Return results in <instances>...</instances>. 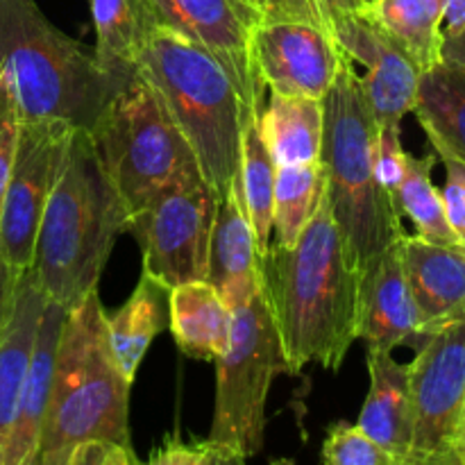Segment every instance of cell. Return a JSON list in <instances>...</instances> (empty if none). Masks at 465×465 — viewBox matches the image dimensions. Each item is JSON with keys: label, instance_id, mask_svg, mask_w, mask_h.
Wrapping results in <instances>:
<instances>
[{"label": "cell", "instance_id": "obj_18", "mask_svg": "<svg viewBox=\"0 0 465 465\" xmlns=\"http://www.w3.org/2000/svg\"><path fill=\"white\" fill-rule=\"evenodd\" d=\"M368 375L371 389L357 425L377 445H381L393 461H400L407 454L411 440L409 363L395 361L393 352L368 350Z\"/></svg>", "mask_w": 465, "mask_h": 465}, {"label": "cell", "instance_id": "obj_10", "mask_svg": "<svg viewBox=\"0 0 465 465\" xmlns=\"http://www.w3.org/2000/svg\"><path fill=\"white\" fill-rule=\"evenodd\" d=\"M73 132L64 123H21L18 130L16 159L0 209V259L21 275L35 259L41 216Z\"/></svg>", "mask_w": 465, "mask_h": 465}, {"label": "cell", "instance_id": "obj_30", "mask_svg": "<svg viewBox=\"0 0 465 465\" xmlns=\"http://www.w3.org/2000/svg\"><path fill=\"white\" fill-rule=\"evenodd\" d=\"M407 150L402 148L400 139V125L377 127L375 153H372V168H375V180L386 193L393 198L407 171Z\"/></svg>", "mask_w": 465, "mask_h": 465}, {"label": "cell", "instance_id": "obj_3", "mask_svg": "<svg viewBox=\"0 0 465 465\" xmlns=\"http://www.w3.org/2000/svg\"><path fill=\"white\" fill-rule=\"evenodd\" d=\"M132 75L100 66L36 0H0V84L21 123L91 130Z\"/></svg>", "mask_w": 465, "mask_h": 465}, {"label": "cell", "instance_id": "obj_42", "mask_svg": "<svg viewBox=\"0 0 465 465\" xmlns=\"http://www.w3.org/2000/svg\"><path fill=\"white\" fill-rule=\"evenodd\" d=\"M136 465H143V463H141V461H139V463H136Z\"/></svg>", "mask_w": 465, "mask_h": 465}, {"label": "cell", "instance_id": "obj_19", "mask_svg": "<svg viewBox=\"0 0 465 465\" xmlns=\"http://www.w3.org/2000/svg\"><path fill=\"white\" fill-rule=\"evenodd\" d=\"M171 321V286L141 272L134 293L114 313H104L109 352L127 381L134 384L141 361L154 336L168 330Z\"/></svg>", "mask_w": 465, "mask_h": 465}, {"label": "cell", "instance_id": "obj_17", "mask_svg": "<svg viewBox=\"0 0 465 465\" xmlns=\"http://www.w3.org/2000/svg\"><path fill=\"white\" fill-rule=\"evenodd\" d=\"M64 318H66V309L59 307L57 302L45 300L30 371H27L21 395H18L3 465H32V461H35L41 430H44L45 409H48L50 389H53L54 359H57Z\"/></svg>", "mask_w": 465, "mask_h": 465}, {"label": "cell", "instance_id": "obj_36", "mask_svg": "<svg viewBox=\"0 0 465 465\" xmlns=\"http://www.w3.org/2000/svg\"><path fill=\"white\" fill-rule=\"evenodd\" d=\"M312 7L316 9V14L321 16L322 25L330 27V23L334 18L345 16V14H354V12H361L366 0H309Z\"/></svg>", "mask_w": 465, "mask_h": 465}, {"label": "cell", "instance_id": "obj_14", "mask_svg": "<svg viewBox=\"0 0 465 465\" xmlns=\"http://www.w3.org/2000/svg\"><path fill=\"white\" fill-rule=\"evenodd\" d=\"M400 239L368 262L359 275L357 339L375 352H393L402 345L418 348L425 341L404 272Z\"/></svg>", "mask_w": 465, "mask_h": 465}, {"label": "cell", "instance_id": "obj_5", "mask_svg": "<svg viewBox=\"0 0 465 465\" xmlns=\"http://www.w3.org/2000/svg\"><path fill=\"white\" fill-rule=\"evenodd\" d=\"M136 73L148 82L198 159L203 180L218 198L241 171V95L221 62L184 36L159 25L150 35Z\"/></svg>", "mask_w": 465, "mask_h": 465}, {"label": "cell", "instance_id": "obj_28", "mask_svg": "<svg viewBox=\"0 0 465 465\" xmlns=\"http://www.w3.org/2000/svg\"><path fill=\"white\" fill-rule=\"evenodd\" d=\"M436 154L413 157L407 154V171L393 193V204L400 218L407 216L416 227V236L431 243H461L445 216L440 189L431 182Z\"/></svg>", "mask_w": 465, "mask_h": 465}, {"label": "cell", "instance_id": "obj_15", "mask_svg": "<svg viewBox=\"0 0 465 465\" xmlns=\"http://www.w3.org/2000/svg\"><path fill=\"white\" fill-rule=\"evenodd\" d=\"M400 250L422 339L465 321V241L431 243L402 234Z\"/></svg>", "mask_w": 465, "mask_h": 465}, {"label": "cell", "instance_id": "obj_31", "mask_svg": "<svg viewBox=\"0 0 465 465\" xmlns=\"http://www.w3.org/2000/svg\"><path fill=\"white\" fill-rule=\"evenodd\" d=\"M445 163V184L440 189L445 216L459 239L465 241V163L457 159H440Z\"/></svg>", "mask_w": 465, "mask_h": 465}, {"label": "cell", "instance_id": "obj_24", "mask_svg": "<svg viewBox=\"0 0 465 465\" xmlns=\"http://www.w3.org/2000/svg\"><path fill=\"white\" fill-rule=\"evenodd\" d=\"M89 5L100 66L118 75L136 73V62L159 27L148 0H89Z\"/></svg>", "mask_w": 465, "mask_h": 465}, {"label": "cell", "instance_id": "obj_37", "mask_svg": "<svg viewBox=\"0 0 465 465\" xmlns=\"http://www.w3.org/2000/svg\"><path fill=\"white\" fill-rule=\"evenodd\" d=\"M465 27V0H445L443 39L457 36Z\"/></svg>", "mask_w": 465, "mask_h": 465}, {"label": "cell", "instance_id": "obj_6", "mask_svg": "<svg viewBox=\"0 0 465 465\" xmlns=\"http://www.w3.org/2000/svg\"><path fill=\"white\" fill-rule=\"evenodd\" d=\"M322 103L325 134L321 163L327 177V204L350 257L361 271L393 245L404 230L393 198L375 180L372 153L377 123L348 57L341 62L339 75Z\"/></svg>", "mask_w": 465, "mask_h": 465}, {"label": "cell", "instance_id": "obj_9", "mask_svg": "<svg viewBox=\"0 0 465 465\" xmlns=\"http://www.w3.org/2000/svg\"><path fill=\"white\" fill-rule=\"evenodd\" d=\"M218 195L207 182L180 186L130 213L127 232L143 250V272L173 286L207 280Z\"/></svg>", "mask_w": 465, "mask_h": 465}, {"label": "cell", "instance_id": "obj_25", "mask_svg": "<svg viewBox=\"0 0 465 465\" xmlns=\"http://www.w3.org/2000/svg\"><path fill=\"white\" fill-rule=\"evenodd\" d=\"M445 0H366L363 14L393 39L420 73L443 62Z\"/></svg>", "mask_w": 465, "mask_h": 465}, {"label": "cell", "instance_id": "obj_29", "mask_svg": "<svg viewBox=\"0 0 465 465\" xmlns=\"http://www.w3.org/2000/svg\"><path fill=\"white\" fill-rule=\"evenodd\" d=\"M322 461L325 465H393V457L359 425L341 420L327 430Z\"/></svg>", "mask_w": 465, "mask_h": 465}, {"label": "cell", "instance_id": "obj_2", "mask_svg": "<svg viewBox=\"0 0 465 465\" xmlns=\"http://www.w3.org/2000/svg\"><path fill=\"white\" fill-rule=\"evenodd\" d=\"M130 212L89 130H75L39 223L30 272L45 300L73 309L98 291Z\"/></svg>", "mask_w": 465, "mask_h": 465}, {"label": "cell", "instance_id": "obj_35", "mask_svg": "<svg viewBox=\"0 0 465 465\" xmlns=\"http://www.w3.org/2000/svg\"><path fill=\"white\" fill-rule=\"evenodd\" d=\"M18 277H21V272H16L14 268H9L7 263L0 259V336H3L5 327H7L9 316H12Z\"/></svg>", "mask_w": 465, "mask_h": 465}, {"label": "cell", "instance_id": "obj_1", "mask_svg": "<svg viewBox=\"0 0 465 465\" xmlns=\"http://www.w3.org/2000/svg\"><path fill=\"white\" fill-rule=\"evenodd\" d=\"M268 304L289 375L309 363L339 371L357 341L361 271L331 218L327 195L291 248L271 243L259 259Z\"/></svg>", "mask_w": 465, "mask_h": 465}, {"label": "cell", "instance_id": "obj_23", "mask_svg": "<svg viewBox=\"0 0 465 465\" xmlns=\"http://www.w3.org/2000/svg\"><path fill=\"white\" fill-rule=\"evenodd\" d=\"M262 134L277 166L321 162L325 103L309 95L271 94L262 112Z\"/></svg>", "mask_w": 465, "mask_h": 465}, {"label": "cell", "instance_id": "obj_39", "mask_svg": "<svg viewBox=\"0 0 465 465\" xmlns=\"http://www.w3.org/2000/svg\"><path fill=\"white\" fill-rule=\"evenodd\" d=\"M204 465H248V459L230 448L209 443V454H207V461H204Z\"/></svg>", "mask_w": 465, "mask_h": 465}, {"label": "cell", "instance_id": "obj_4", "mask_svg": "<svg viewBox=\"0 0 465 465\" xmlns=\"http://www.w3.org/2000/svg\"><path fill=\"white\" fill-rule=\"evenodd\" d=\"M130 389L114 363L98 291L68 309L59 334L53 389L32 465H66L84 440L130 443Z\"/></svg>", "mask_w": 465, "mask_h": 465}, {"label": "cell", "instance_id": "obj_38", "mask_svg": "<svg viewBox=\"0 0 465 465\" xmlns=\"http://www.w3.org/2000/svg\"><path fill=\"white\" fill-rule=\"evenodd\" d=\"M443 62L465 71V27L457 36L443 39Z\"/></svg>", "mask_w": 465, "mask_h": 465}, {"label": "cell", "instance_id": "obj_33", "mask_svg": "<svg viewBox=\"0 0 465 465\" xmlns=\"http://www.w3.org/2000/svg\"><path fill=\"white\" fill-rule=\"evenodd\" d=\"M209 454V440H195V443H184V440L171 439L163 440L157 450H153L148 463L143 465H204Z\"/></svg>", "mask_w": 465, "mask_h": 465}, {"label": "cell", "instance_id": "obj_8", "mask_svg": "<svg viewBox=\"0 0 465 465\" xmlns=\"http://www.w3.org/2000/svg\"><path fill=\"white\" fill-rule=\"evenodd\" d=\"M286 372L284 352L263 295L232 309L227 350L216 359V402L209 443L245 459L263 448L266 402L275 375Z\"/></svg>", "mask_w": 465, "mask_h": 465}, {"label": "cell", "instance_id": "obj_41", "mask_svg": "<svg viewBox=\"0 0 465 465\" xmlns=\"http://www.w3.org/2000/svg\"><path fill=\"white\" fill-rule=\"evenodd\" d=\"M271 465H295L291 459H275V461H271Z\"/></svg>", "mask_w": 465, "mask_h": 465}, {"label": "cell", "instance_id": "obj_26", "mask_svg": "<svg viewBox=\"0 0 465 465\" xmlns=\"http://www.w3.org/2000/svg\"><path fill=\"white\" fill-rule=\"evenodd\" d=\"M327 195V177L321 162L277 166L272 198V236L282 248H291L312 223Z\"/></svg>", "mask_w": 465, "mask_h": 465}, {"label": "cell", "instance_id": "obj_40", "mask_svg": "<svg viewBox=\"0 0 465 465\" xmlns=\"http://www.w3.org/2000/svg\"><path fill=\"white\" fill-rule=\"evenodd\" d=\"M461 452L465 459V404H463V413H461Z\"/></svg>", "mask_w": 465, "mask_h": 465}, {"label": "cell", "instance_id": "obj_27", "mask_svg": "<svg viewBox=\"0 0 465 465\" xmlns=\"http://www.w3.org/2000/svg\"><path fill=\"white\" fill-rule=\"evenodd\" d=\"M277 163L262 134V118H245L241 132L239 184L250 225L259 250L272 243V198H275Z\"/></svg>", "mask_w": 465, "mask_h": 465}, {"label": "cell", "instance_id": "obj_20", "mask_svg": "<svg viewBox=\"0 0 465 465\" xmlns=\"http://www.w3.org/2000/svg\"><path fill=\"white\" fill-rule=\"evenodd\" d=\"M44 307L45 295L39 291L32 272H23L18 277L12 316L0 336V465L16 413L18 395L30 371Z\"/></svg>", "mask_w": 465, "mask_h": 465}, {"label": "cell", "instance_id": "obj_32", "mask_svg": "<svg viewBox=\"0 0 465 465\" xmlns=\"http://www.w3.org/2000/svg\"><path fill=\"white\" fill-rule=\"evenodd\" d=\"M132 443L116 440H84L68 454L66 465H136Z\"/></svg>", "mask_w": 465, "mask_h": 465}, {"label": "cell", "instance_id": "obj_21", "mask_svg": "<svg viewBox=\"0 0 465 465\" xmlns=\"http://www.w3.org/2000/svg\"><path fill=\"white\" fill-rule=\"evenodd\" d=\"M168 330L182 354L195 361H216L230 343L232 309L207 280L177 284L171 289Z\"/></svg>", "mask_w": 465, "mask_h": 465}, {"label": "cell", "instance_id": "obj_34", "mask_svg": "<svg viewBox=\"0 0 465 465\" xmlns=\"http://www.w3.org/2000/svg\"><path fill=\"white\" fill-rule=\"evenodd\" d=\"M248 3L257 7L263 18H307V21H316L322 25L321 16L309 0H248Z\"/></svg>", "mask_w": 465, "mask_h": 465}, {"label": "cell", "instance_id": "obj_11", "mask_svg": "<svg viewBox=\"0 0 465 465\" xmlns=\"http://www.w3.org/2000/svg\"><path fill=\"white\" fill-rule=\"evenodd\" d=\"M157 23L212 53L225 66L245 114L262 118L266 89L252 64V32L263 14L248 0H148Z\"/></svg>", "mask_w": 465, "mask_h": 465}, {"label": "cell", "instance_id": "obj_7", "mask_svg": "<svg viewBox=\"0 0 465 465\" xmlns=\"http://www.w3.org/2000/svg\"><path fill=\"white\" fill-rule=\"evenodd\" d=\"M89 132L130 213L168 191L204 182L184 134L139 73L114 95Z\"/></svg>", "mask_w": 465, "mask_h": 465}, {"label": "cell", "instance_id": "obj_16", "mask_svg": "<svg viewBox=\"0 0 465 465\" xmlns=\"http://www.w3.org/2000/svg\"><path fill=\"white\" fill-rule=\"evenodd\" d=\"M259 259L262 250L250 225L241 184L236 180L232 189L218 198L207 266V282L230 309L241 307L262 293Z\"/></svg>", "mask_w": 465, "mask_h": 465}, {"label": "cell", "instance_id": "obj_13", "mask_svg": "<svg viewBox=\"0 0 465 465\" xmlns=\"http://www.w3.org/2000/svg\"><path fill=\"white\" fill-rule=\"evenodd\" d=\"M327 30L350 62L366 68V73L359 75V86L377 127L400 125L416 107L420 68L363 9L334 18Z\"/></svg>", "mask_w": 465, "mask_h": 465}, {"label": "cell", "instance_id": "obj_22", "mask_svg": "<svg viewBox=\"0 0 465 465\" xmlns=\"http://www.w3.org/2000/svg\"><path fill=\"white\" fill-rule=\"evenodd\" d=\"M413 114L439 159L465 163V71L440 62L420 75Z\"/></svg>", "mask_w": 465, "mask_h": 465}, {"label": "cell", "instance_id": "obj_12", "mask_svg": "<svg viewBox=\"0 0 465 465\" xmlns=\"http://www.w3.org/2000/svg\"><path fill=\"white\" fill-rule=\"evenodd\" d=\"M343 57L327 27L307 18H263L252 32L254 71L277 95L325 98Z\"/></svg>", "mask_w": 465, "mask_h": 465}]
</instances>
